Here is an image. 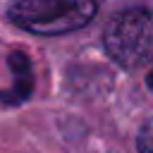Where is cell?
<instances>
[{
  "label": "cell",
  "mask_w": 153,
  "mask_h": 153,
  "mask_svg": "<svg viewBox=\"0 0 153 153\" xmlns=\"http://www.w3.org/2000/svg\"><path fill=\"white\" fill-rule=\"evenodd\" d=\"M96 12V0H17L7 19L36 36H62L91 24Z\"/></svg>",
  "instance_id": "1"
},
{
  "label": "cell",
  "mask_w": 153,
  "mask_h": 153,
  "mask_svg": "<svg viewBox=\"0 0 153 153\" xmlns=\"http://www.w3.org/2000/svg\"><path fill=\"white\" fill-rule=\"evenodd\" d=\"M108 55L127 69L153 62V12L134 7L115 14L103 31Z\"/></svg>",
  "instance_id": "2"
},
{
  "label": "cell",
  "mask_w": 153,
  "mask_h": 153,
  "mask_svg": "<svg viewBox=\"0 0 153 153\" xmlns=\"http://www.w3.org/2000/svg\"><path fill=\"white\" fill-rule=\"evenodd\" d=\"M7 62H10L12 72L17 74V88H14L12 96L5 98V100H10V103L26 100V98L31 96V86H33V79H31V62H29V57H24L22 53H12Z\"/></svg>",
  "instance_id": "3"
},
{
  "label": "cell",
  "mask_w": 153,
  "mask_h": 153,
  "mask_svg": "<svg viewBox=\"0 0 153 153\" xmlns=\"http://www.w3.org/2000/svg\"><path fill=\"white\" fill-rule=\"evenodd\" d=\"M136 146H139V153H153V117L141 124L139 136H136Z\"/></svg>",
  "instance_id": "4"
}]
</instances>
